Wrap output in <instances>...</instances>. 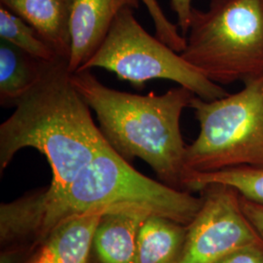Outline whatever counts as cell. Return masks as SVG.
Here are the masks:
<instances>
[{"label": "cell", "mask_w": 263, "mask_h": 263, "mask_svg": "<svg viewBox=\"0 0 263 263\" xmlns=\"http://www.w3.org/2000/svg\"><path fill=\"white\" fill-rule=\"evenodd\" d=\"M202 196L172 187L134 169L107 143L66 191L57 196L36 190L0 206V243L5 249L32 252L49 232L66 219L119 207H140L188 226Z\"/></svg>", "instance_id": "6da1fadb"}, {"label": "cell", "mask_w": 263, "mask_h": 263, "mask_svg": "<svg viewBox=\"0 0 263 263\" xmlns=\"http://www.w3.org/2000/svg\"><path fill=\"white\" fill-rule=\"evenodd\" d=\"M106 144L90 106L72 84L68 61L58 59L48 64L40 81L1 124L0 171L21 149L35 148L46 157L53 174L44 191L57 196Z\"/></svg>", "instance_id": "7a4b0ae2"}, {"label": "cell", "mask_w": 263, "mask_h": 263, "mask_svg": "<svg viewBox=\"0 0 263 263\" xmlns=\"http://www.w3.org/2000/svg\"><path fill=\"white\" fill-rule=\"evenodd\" d=\"M72 84L93 109L105 141L121 157L146 162L158 179L185 190L186 144L180 117L195 96L179 86L165 94L141 96L103 84L90 70L71 74Z\"/></svg>", "instance_id": "3957f363"}, {"label": "cell", "mask_w": 263, "mask_h": 263, "mask_svg": "<svg viewBox=\"0 0 263 263\" xmlns=\"http://www.w3.org/2000/svg\"><path fill=\"white\" fill-rule=\"evenodd\" d=\"M181 57L218 85L263 76V0H212L193 9Z\"/></svg>", "instance_id": "277c9868"}, {"label": "cell", "mask_w": 263, "mask_h": 263, "mask_svg": "<svg viewBox=\"0 0 263 263\" xmlns=\"http://www.w3.org/2000/svg\"><path fill=\"white\" fill-rule=\"evenodd\" d=\"M189 107L200 132L186 146L187 175L263 168V76L245 82L235 94L214 101L194 96Z\"/></svg>", "instance_id": "5b68a950"}, {"label": "cell", "mask_w": 263, "mask_h": 263, "mask_svg": "<svg viewBox=\"0 0 263 263\" xmlns=\"http://www.w3.org/2000/svg\"><path fill=\"white\" fill-rule=\"evenodd\" d=\"M94 67L112 71L135 86H143L151 79H168L205 101L228 95L221 85L209 80L179 53L151 35L131 7L120 11L104 43L80 71Z\"/></svg>", "instance_id": "8992f818"}, {"label": "cell", "mask_w": 263, "mask_h": 263, "mask_svg": "<svg viewBox=\"0 0 263 263\" xmlns=\"http://www.w3.org/2000/svg\"><path fill=\"white\" fill-rule=\"evenodd\" d=\"M200 192L203 202L187 226L179 263H216L241 248L263 245L245 216L234 188L213 183Z\"/></svg>", "instance_id": "52a82bcc"}, {"label": "cell", "mask_w": 263, "mask_h": 263, "mask_svg": "<svg viewBox=\"0 0 263 263\" xmlns=\"http://www.w3.org/2000/svg\"><path fill=\"white\" fill-rule=\"evenodd\" d=\"M141 0H76L70 17L71 51L68 70L80 71L104 43L121 10L139 7Z\"/></svg>", "instance_id": "ba28073f"}, {"label": "cell", "mask_w": 263, "mask_h": 263, "mask_svg": "<svg viewBox=\"0 0 263 263\" xmlns=\"http://www.w3.org/2000/svg\"><path fill=\"white\" fill-rule=\"evenodd\" d=\"M109 210L92 211L63 221L49 232L25 263H92L95 231Z\"/></svg>", "instance_id": "9c48e42d"}, {"label": "cell", "mask_w": 263, "mask_h": 263, "mask_svg": "<svg viewBox=\"0 0 263 263\" xmlns=\"http://www.w3.org/2000/svg\"><path fill=\"white\" fill-rule=\"evenodd\" d=\"M151 215L140 207L115 208L104 213L95 231L92 263H135L139 232Z\"/></svg>", "instance_id": "30bf717a"}, {"label": "cell", "mask_w": 263, "mask_h": 263, "mask_svg": "<svg viewBox=\"0 0 263 263\" xmlns=\"http://www.w3.org/2000/svg\"><path fill=\"white\" fill-rule=\"evenodd\" d=\"M76 0H0L34 28L61 59L69 60L71 51L70 17Z\"/></svg>", "instance_id": "8fae6325"}, {"label": "cell", "mask_w": 263, "mask_h": 263, "mask_svg": "<svg viewBox=\"0 0 263 263\" xmlns=\"http://www.w3.org/2000/svg\"><path fill=\"white\" fill-rule=\"evenodd\" d=\"M187 226L165 216L151 215L141 226L135 263H179Z\"/></svg>", "instance_id": "7c38bea8"}, {"label": "cell", "mask_w": 263, "mask_h": 263, "mask_svg": "<svg viewBox=\"0 0 263 263\" xmlns=\"http://www.w3.org/2000/svg\"><path fill=\"white\" fill-rule=\"evenodd\" d=\"M48 62L30 56L1 39L0 42V104L15 105L37 84Z\"/></svg>", "instance_id": "4fadbf2b"}, {"label": "cell", "mask_w": 263, "mask_h": 263, "mask_svg": "<svg viewBox=\"0 0 263 263\" xmlns=\"http://www.w3.org/2000/svg\"><path fill=\"white\" fill-rule=\"evenodd\" d=\"M213 183L234 188L241 196L263 204V168H235L213 173H189L184 180V188L190 192L200 191Z\"/></svg>", "instance_id": "5bb4252c"}, {"label": "cell", "mask_w": 263, "mask_h": 263, "mask_svg": "<svg viewBox=\"0 0 263 263\" xmlns=\"http://www.w3.org/2000/svg\"><path fill=\"white\" fill-rule=\"evenodd\" d=\"M0 36L38 60L52 63L61 59L34 28L3 6L0 7Z\"/></svg>", "instance_id": "9a60e30c"}, {"label": "cell", "mask_w": 263, "mask_h": 263, "mask_svg": "<svg viewBox=\"0 0 263 263\" xmlns=\"http://www.w3.org/2000/svg\"><path fill=\"white\" fill-rule=\"evenodd\" d=\"M149 12L153 20L156 37L178 53H181L186 45V38L180 34L178 27L164 14L157 0H141Z\"/></svg>", "instance_id": "2e32d148"}, {"label": "cell", "mask_w": 263, "mask_h": 263, "mask_svg": "<svg viewBox=\"0 0 263 263\" xmlns=\"http://www.w3.org/2000/svg\"><path fill=\"white\" fill-rule=\"evenodd\" d=\"M216 263H263V245L241 248Z\"/></svg>", "instance_id": "e0dca14e"}, {"label": "cell", "mask_w": 263, "mask_h": 263, "mask_svg": "<svg viewBox=\"0 0 263 263\" xmlns=\"http://www.w3.org/2000/svg\"><path fill=\"white\" fill-rule=\"evenodd\" d=\"M240 204L245 216L251 222L263 242V204L240 195Z\"/></svg>", "instance_id": "ac0fdd59"}, {"label": "cell", "mask_w": 263, "mask_h": 263, "mask_svg": "<svg viewBox=\"0 0 263 263\" xmlns=\"http://www.w3.org/2000/svg\"><path fill=\"white\" fill-rule=\"evenodd\" d=\"M172 7L177 15L179 27L181 29L182 34L185 36L187 34L191 16L193 12L192 0H171Z\"/></svg>", "instance_id": "d6986e66"}]
</instances>
